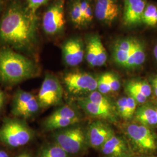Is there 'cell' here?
<instances>
[{
    "mask_svg": "<svg viewBox=\"0 0 157 157\" xmlns=\"http://www.w3.org/2000/svg\"><path fill=\"white\" fill-rule=\"evenodd\" d=\"M86 133L88 146L99 150L107 141L115 135L112 127L101 120L91 123Z\"/></svg>",
    "mask_w": 157,
    "mask_h": 157,
    "instance_id": "cell-14",
    "label": "cell"
},
{
    "mask_svg": "<svg viewBox=\"0 0 157 157\" xmlns=\"http://www.w3.org/2000/svg\"><path fill=\"white\" fill-rule=\"evenodd\" d=\"M97 90L104 95H107L111 93L109 83L108 72L101 74L97 78Z\"/></svg>",
    "mask_w": 157,
    "mask_h": 157,
    "instance_id": "cell-27",
    "label": "cell"
},
{
    "mask_svg": "<svg viewBox=\"0 0 157 157\" xmlns=\"http://www.w3.org/2000/svg\"><path fill=\"white\" fill-rule=\"evenodd\" d=\"M101 152L107 157H132L133 150L126 139L118 135H113L101 147Z\"/></svg>",
    "mask_w": 157,
    "mask_h": 157,
    "instance_id": "cell-17",
    "label": "cell"
},
{
    "mask_svg": "<svg viewBox=\"0 0 157 157\" xmlns=\"http://www.w3.org/2000/svg\"><path fill=\"white\" fill-rule=\"evenodd\" d=\"M137 103L135 100L129 97H122L115 102V108L117 114L124 120H130L134 117L137 109Z\"/></svg>",
    "mask_w": 157,
    "mask_h": 157,
    "instance_id": "cell-20",
    "label": "cell"
},
{
    "mask_svg": "<svg viewBox=\"0 0 157 157\" xmlns=\"http://www.w3.org/2000/svg\"><path fill=\"white\" fill-rule=\"evenodd\" d=\"M28 3L27 9L32 14L36 15V11L41 6L45 4L48 0H26Z\"/></svg>",
    "mask_w": 157,
    "mask_h": 157,
    "instance_id": "cell-30",
    "label": "cell"
},
{
    "mask_svg": "<svg viewBox=\"0 0 157 157\" xmlns=\"http://www.w3.org/2000/svg\"><path fill=\"white\" fill-rule=\"evenodd\" d=\"M142 23L148 27L157 26V5L147 3L142 17Z\"/></svg>",
    "mask_w": 157,
    "mask_h": 157,
    "instance_id": "cell-24",
    "label": "cell"
},
{
    "mask_svg": "<svg viewBox=\"0 0 157 157\" xmlns=\"http://www.w3.org/2000/svg\"><path fill=\"white\" fill-rule=\"evenodd\" d=\"M124 131L136 151L148 154L156 151L157 136L150 128L138 123H133L125 125Z\"/></svg>",
    "mask_w": 157,
    "mask_h": 157,
    "instance_id": "cell-6",
    "label": "cell"
},
{
    "mask_svg": "<svg viewBox=\"0 0 157 157\" xmlns=\"http://www.w3.org/2000/svg\"><path fill=\"white\" fill-rule=\"evenodd\" d=\"M41 107L36 96L19 89L12 98L11 113L15 118L25 121L34 118L39 112Z\"/></svg>",
    "mask_w": 157,
    "mask_h": 157,
    "instance_id": "cell-7",
    "label": "cell"
},
{
    "mask_svg": "<svg viewBox=\"0 0 157 157\" xmlns=\"http://www.w3.org/2000/svg\"><path fill=\"white\" fill-rule=\"evenodd\" d=\"M52 136L54 142L69 155H78L88 146L86 132L81 126L76 124L54 131Z\"/></svg>",
    "mask_w": 157,
    "mask_h": 157,
    "instance_id": "cell-5",
    "label": "cell"
},
{
    "mask_svg": "<svg viewBox=\"0 0 157 157\" xmlns=\"http://www.w3.org/2000/svg\"><path fill=\"white\" fill-rule=\"evenodd\" d=\"M112 57L113 62L119 67L127 70L139 69L146 61L144 43L133 36L120 38L113 44Z\"/></svg>",
    "mask_w": 157,
    "mask_h": 157,
    "instance_id": "cell-3",
    "label": "cell"
},
{
    "mask_svg": "<svg viewBox=\"0 0 157 157\" xmlns=\"http://www.w3.org/2000/svg\"><path fill=\"white\" fill-rule=\"evenodd\" d=\"M15 157H33V156L30 152L23 151L18 154Z\"/></svg>",
    "mask_w": 157,
    "mask_h": 157,
    "instance_id": "cell-33",
    "label": "cell"
},
{
    "mask_svg": "<svg viewBox=\"0 0 157 157\" xmlns=\"http://www.w3.org/2000/svg\"><path fill=\"white\" fill-rule=\"evenodd\" d=\"M0 157H11L10 154L4 149L0 148Z\"/></svg>",
    "mask_w": 157,
    "mask_h": 157,
    "instance_id": "cell-34",
    "label": "cell"
},
{
    "mask_svg": "<svg viewBox=\"0 0 157 157\" xmlns=\"http://www.w3.org/2000/svg\"><path fill=\"white\" fill-rule=\"evenodd\" d=\"M124 90L126 93L128 94V96L133 98L137 104L143 105L146 103L147 101L148 98H147L145 95L142 94L138 91L135 90L128 86L125 85Z\"/></svg>",
    "mask_w": 157,
    "mask_h": 157,
    "instance_id": "cell-28",
    "label": "cell"
},
{
    "mask_svg": "<svg viewBox=\"0 0 157 157\" xmlns=\"http://www.w3.org/2000/svg\"><path fill=\"white\" fill-rule=\"evenodd\" d=\"M134 118L138 124L148 128L155 126L157 125L156 107L145 103L137 108Z\"/></svg>",
    "mask_w": 157,
    "mask_h": 157,
    "instance_id": "cell-19",
    "label": "cell"
},
{
    "mask_svg": "<svg viewBox=\"0 0 157 157\" xmlns=\"http://www.w3.org/2000/svg\"><path fill=\"white\" fill-rule=\"evenodd\" d=\"M156 111H157V107H156Z\"/></svg>",
    "mask_w": 157,
    "mask_h": 157,
    "instance_id": "cell-37",
    "label": "cell"
},
{
    "mask_svg": "<svg viewBox=\"0 0 157 157\" xmlns=\"http://www.w3.org/2000/svg\"><path fill=\"white\" fill-rule=\"evenodd\" d=\"M69 155L55 142L47 143L40 150L39 157H69Z\"/></svg>",
    "mask_w": 157,
    "mask_h": 157,
    "instance_id": "cell-22",
    "label": "cell"
},
{
    "mask_svg": "<svg viewBox=\"0 0 157 157\" xmlns=\"http://www.w3.org/2000/svg\"><path fill=\"white\" fill-rule=\"evenodd\" d=\"M155 157V156H153V155H143V156H140V157Z\"/></svg>",
    "mask_w": 157,
    "mask_h": 157,
    "instance_id": "cell-36",
    "label": "cell"
},
{
    "mask_svg": "<svg viewBox=\"0 0 157 157\" xmlns=\"http://www.w3.org/2000/svg\"><path fill=\"white\" fill-rule=\"evenodd\" d=\"M63 94V90L59 80L55 75L47 73L37 96L41 108L60 104Z\"/></svg>",
    "mask_w": 157,
    "mask_h": 157,
    "instance_id": "cell-8",
    "label": "cell"
},
{
    "mask_svg": "<svg viewBox=\"0 0 157 157\" xmlns=\"http://www.w3.org/2000/svg\"><path fill=\"white\" fill-rule=\"evenodd\" d=\"M65 25V0H55L44 14L43 28L47 34L55 36L62 32Z\"/></svg>",
    "mask_w": 157,
    "mask_h": 157,
    "instance_id": "cell-11",
    "label": "cell"
},
{
    "mask_svg": "<svg viewBox=\"0 0 157 157\" xmlns=\"http://www.w3.org/2000/svg\"><path fill=\"white\" fill-rule=\"evenodd\" d=\"M135 157V156H133V157Z\"/></svg>",
    "mask_w": 157,
    "mask_h": 157,
    "instance_id": "cell-38",
    "label": "cell"
},
{
    "mask_svg": "<svg viewBox=\"0 0 157 157\" xmlns=\"http://www.w3.org/2000/svg\"><path fill=\"white\" fill-rule=\"evenodd\" d=\"M35 137L34 130L22 119L6 118L0 126V143L10 148L25 146Z\"/></svg>",
    "mask_w": 157,
    "mask_h": 157,
    "instance_id": "cell-4",
    "label": "cell"
},
{
    "mask_svg": "<svg viewBox=\"0 0 157 157\" xmlns=\"http://www.w3.org/2000/svg\"><path fill=\"white\" fill-rule=\"evenodd\" d=\"M152 52H153L154 57V58H155L156 62H157V44H156L155 45V46L154 47Z\"/></svg>",
    "mask_w": 157,
    "mask_h": 157,
    "instance_id": "cell-35",
    "label": "cell"
},
{
    "mask_svg": "<svg viewBox=\"0 0 157 157\" xmlns=\"http://www.w3.org/2000/svg\"><path fill=\"white\" fill-rule=\"evenodd\" d=\"M85 56L91 67H101L107 61V51L97 34H88L85 40Z\"/></svg>",
    "mask_w": 157,
    "mask_h": 157,
    "instance_id": "cell-12",
    "label": "cell"
},
{
    "mask_svg": "<svg viewBox=\"0 0 157 157\" xmlns=\"http://www.w3.org/2000/svg\"><path fill=\"white\" fill-rule=\"evenodd\" d=\"M63 82L69 93L74 95L91 93L97 89V78L84 71L68 72L63 75Z\"/></svg>",
    "mask_w": 157,
    "mask_h": 157,
    "instance_id": "cell-9",
    "label": "cell"
},
{
    "mask_svg": "<svg viewBox=\"0 0 157 157\" xmlns=\"http://www.w3.org/2000/svg\"><path fill=\"white\" fill-rule=\"evenodd\" d=\"M78 103L84 112L91 117L98 118L101 120L111 121L112 122L117 121L115 112L101 108L90 101L87 98H79Z\"/></svg>",
    "mask_w": 157,
    "mask_h": 157,
    "instance_id": "cell-18",
    "label": "cell"
},
{
    "mask_svg": "<svg viewBox=\"0 0 157 157\" xmlns=\"http://www.w3.org/2000/svg\"><path fill=\"white\" fill-rule=\"evenodd\" d=\"M108 76L109 83L111 90V93H117L120 90L121 82L118 75L115 73L107 72Z\"/></svg>",
    "mask_w": 157,
    "mask_h": 157,
    "instance_id": "cell-29",
    "label": "cell"
},
{
    "mask_svg": "<svg viewBox=\"0 0 157 157\" xmlns=\"http://www.w3.org/2000/svg\"><path fill=\"white\" fill-rule=\"evenodd\" d=\"M95 18L104 25L111 26L120 17L121 6L119 0H95Z\"/></svg>",
    "mask_w": 157,
    "mask_h": 157,
    "instance_id": "cell-13",
    "label": "cell"
},
{
    "mask_svg": "<svg viewBox=\"0 0 157 157\" xmlns=\"http://www.w3.org/2000/svg\"><path fill=\"white\" fill-rule=\"evenodd\" d=\"M125 85L138 91L145 95L147 98H149L151 95L152 91L151 85L147 80L144 79L135 78L130 80Z\"/></svg>",
    "mask_w": 157,
    "mask_h": 157,
    "instance_id": "cell-25",
    "label": "cell"
},
{
    "mask_svg": "<svg viewBox=\"0 0 157 157\" xmlns=\"http://www.w3.org/2000/svg\"><path fill=\"white\" fill-rule=\"evenodd\" d=\"M86 98L92 102L104 109L115 112V106L113 105L111 100L106 95L101 94V93L98 91L91 92Z\"/></svg>",
    "mask_w": 157,
    "mask_h": 157,
    "instance_id": "cell-23",
    "label": "cell"
},
{
    "mask_svg": "<svg viewBox=\"0 0 157 157\" xmlns=\"http://www.w3.org/2000/svg\"><path fill=\"white\" fill-rule=\"evenodd\" d=\"M147 0H124L122 23L126 28H133L142 23Z\"/></svg>",
    "mask_w": 157,
    "mask_h": 157,
    "instance_id": "cell-16",
    "label": "cell"
},
{
    "mask_svg": "<svg viewBox=\"0 0 157 157\" xmlns=\"http://www.w3.org/2000/svg\"><path fill=\"white\" fill-rule=\"evenodd\" d=\"M6 94L5 93L0 89V112L2 109L3 107L6 102Z\"/></svg>",
    "mask_w": 157,
    "mask_h": 157,
    "instance_id": "cell-32",
    "label": "cell"
},
{
    "mask_svg": "<svg viewBox=\"0 0 157 157\" xmlns=\"http://www.w3.org/2000/svg\"><path fill=\"white\" fill-rule=\"evenodd\" d=\"M80 5L84 21V26H88L94 17V4L91 0H80Z\"/></svg>",
    "mask_w": 157,
    "mask_h": 157,
    "instance_id": "cell-26",
    "label": "cell"
},
{
    "mask_svg": "<svg viewBox=\"0 0 157 157\" xmlns=\"http://www.w3.org/2000/svg\"><path fill=\"white\" fill-rule=\"evenodd\" d=\"M0 43L32 52L37 44V18L27 8L13 5L0 21Z\"/></svg>",
    "mask_w": 157,
    "mask_h": 157,
    "instance_id": "cell-1",
    "label": "cell"
},
{
    "mask_svg": "<svg viewBox=\"0 0 157 157\" xmlns=\"http://www.w3.org/2000/svg\"><path fill=\"white\" fill-rule=\"evenodd\" d=\"M69 16L75 26L80 29L85 28L80 0H72L69 8Z\"/></svg>",
    "mask_w": 157,
    "mask_h": 157,
    "instance_id": "cell-21",
    "label": "cell"
},
{
    "mask_svg": "<svg viewBox=\"0 0 157 157\" xmlns=\"http://www.w3.org/2000/svg\"><path fill=\"white\" fill-rule=\"evenodd\" d=\"M150 84L151 87L152 91L157 97V75L152 76L150 78Z\"/></svg>",
    "mask_w": 157,
    "mask_h": 157,
    "instance_id": "cell-31",
    "label": "cell"
},
{
    "mask_svg": "<svg viewBox=\"0 0 157 157\" xmlns=\"http://www.w3.org/2000/svg\"><path fill=\"white\" fill-rule=\"evenodd\" d=\"M80 119L76 109L69 105L57 108L43 122L45 131H56L78 124Z\"/></svg>",
    "mask_w": 157,
    "mask_h": 157,
    "instance_id": "cell-10",
    "label": "cell"
},
{
    "mask_svg": "<svg viewBox=\"0 0 157 157\" xmlns=\"http://www.w3.org/2000/svg\"><path fill=\"white\" fill-rule=\"evenodd\" d=\"M39 74L38 66L31 59L6 47L0 49V82L13 86Z\"/></svg>",
    "mask_w": 157,
    "mask_h": 157,
    "instance_id": "cell-2",
    "label": "cell"
},
{
    "mask_svg": "<svg viewBox=\"0 0 157 157\" xmlns=\"http://www.w3.org/2000/svg\"></svg>",
    "mask_w": 157,
    "mask_h": 157,
    "instance_id": "cell-39",
    "label": "cell"
},
{
    "mask_svg": "<svg viewBox=\"0 0 157 157\" xmlns=\"http://www.w3.org/2000/svg\"><path fill=\"white\" fill-rule=\"evenodd\" d=\"M62 58L65 63L70 67L78 66L85 56V44L80 37L67 40L62 45Z\"/></svg>",
    "mask_w": 157,
    "mask_h": 157,
    "instance_id": "cell-15",
    "label": "cell"
}]
</instances>
